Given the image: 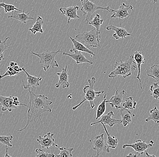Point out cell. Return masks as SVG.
Returning a JSON list of instances; mask_svg holds the SVG:
<instances>
[{
    "instance_id": "1",
    "label": "cell",
    "mask_w": 159,
    "mask_h": 157,
    "mask_svg": "<svg viewBox=\"0 0 159 157\" xmlns=\"http://www.w3.org/2000/svg\"><path fill=\"white\" fill-rule=\"evenodd\" d=\"M30 100L29 110L28 111V120L25 126L23 128L18 130V132H22L25 130L27 127L34 122L36 124V120L39 119L41 121V115L44 112H51L52 109L50 106L52 103L49 101L48 98L44 95H36L29 88Z\"/></svg>"
},
{
    "instance_id": "2",
    "label": "cell",
    "mask_w": 159,
    "mask_h": 157,
    "mask_svg": "<svg viewBox=\"0 0 159 157\" xmlns=\"http://www.w3.org/2000/svg\"><path fill=\"white\" fill-rule=\"evenodd\" d=\"M134 60V54L130 55L125 61L120 60V62H116L114 65V70L109 75V78H114L116 76H123L125 78L131 76L132 72L135 71L137 68Z\"/></svg>"
},
{
    "instance_id": "3",
    "label": "cell",
    "mask_w": 159,
    "mask_h": 157,
    "mask_svg": "<svg viewBox=\"0 0 159 157\" xmlns=\"http://www.w3.org/2000/svg\"><path fill=\"white\" fill-rule=\"evenodd\" d=\"M75 39L82 43L89 49L90 47H99L100 46L99 41L101 40L100 34L96 29H93L89 31H85L82 33L77 35Z\"/></svg>"
},
{
    "instance_id": "4",
    "label": "cell",
    "mask_w": 159,
    "mask_h": 157,
    "mask_svg": "<svg viewBox=\"0 0 159 157\" xmlns=\"http://www.w3.org/2000/svg\"><path fill=\"white\" fill-rule=\"evenodd\" d=\"M89 85H86L83 88V91L84 96L82 101L78 105L72 107V110H75L80 107L85 101H88L90 103V108L92 109L95 107L94 103V99L100 96V94H103L104 91H95L94 90V85L96 82V80L94 77H92L91 79H88Z\"/></svg>"
},
{
    "instance_id": "5",
    "label": "cell",
    "mask_w": 159,
    "mask_h": 157,
    "mask_svg": "<svg viewBox=\"0 0 159 157\" xmlns=\"http://www.w3.org/2000/svg\"><path fill=\"white\" fill-rule=\"evenodd\" d=\"M62 52L60 50L57 51H49L47 50L42 53H36L34 52H31V54H34L35 56L38 57L40 59V63L43 64V68L44 71H46L51 67L52 68L55 67H58V63H57L55 59V56L59 53Z\"/></svg>"
},
{
    "instance_id": "6",
    "label": "cell",
    "mask_w": 159,
    "mask_h": 157,
    "mask_svg": "<svg viewBox=\"0 0 159 157\" xmlns=\"http://www.w3.org/2000/svg\"><path fill=\"white\" fill-rule=\"evenodd\" d=\"M81 7L80 10L83 12V15L85 16V21L88 24V23L93 19L94 12L98 10H104L109 11L110 12V7L108 6L102 7L98 6L89 0H80Z\"/></svg>"
},
{
    "instance_id": "7",
    "label": "cell",
    "mask_w": 159,
    "mask_h": 157,
    "mask_svg": "<svg viewBox=\"0 0 159 157\" xmlns=\"http://www.w3.org/2000/svg\"><path fill=\"white\" fill-rule=\"evenodd\" d=\"M22 106L28 107L25 104H22L19 101H14L13 97L12 96H5L0 95V106H2V110L3 112L7 110L9 112H11L13 109H17L18 107Z\"/></svg>"
},
{
    "instance_id": "8",
    "label": "cell",
    "mask_w": 159,
    "mask_h": 157,
    "mask_svg": "<svg viewBox=\"0 0 159 157\" xmlns=\"http://www.w3.org/2000/svg\"><path fill=\"white\" fill-rule=\"evenodd\" d=\"M104 134L97 136L93 141V149L97 152V155L95 157H99V153L104 152L109 153L110 152L109 147L104 138Z\"/></svg>"
},
{
    "instance_id": "9",
    "label": "cell",
    "mask_w": 159,
    "mask_h": 157,
    "mask_svg": "<svg viewBox=\"0 0 159 157\" xmlns=\"http://www.w3.org/2000/svg\"><path fill=\"white\" fill-rule=\"evenodd\" d=\"M131 9L134 11V8L131 5H127L125 3H123L120 6L119 8L117 10L110 9V12H114L110 16L111 18H119L120 22V26H122L120 20L122 19L126 18L129 15L128 11Z\"/></svg>"
},
{
    "instance_id": "10",
    "label": "cell",
    "mask_w": 159,
    "mask_h": 157,
    "mask_svg": "<svg viewBox=\"0 0 159 157\" xmlns=\"http://www.w3.org/2000/svg\"><path fill=\"white\" fill-rule=\"evenodd\" d=\"M54 134L53 133L48 132L46 135L43 137L39 136L38 139H37V141L39 144L41 146L42 149H46L48 150L49 148L52 146H55L59 148L58 145L55 144L54 139L53 138Z\"/></svg>"
},
{
    "instance_id": "11",
    "label": "cell",
    "mask_w": 159,
    "mask_h": 157,
    "mask_svg": "<svg viewBox=\"0 0 159 157\" xmlns=\"http://www.w3.org/2000/svg\"><path fill=\"white\" fill-rule=\"evenodd\" d=\"M124 95V90L119 92L118 88L116 87V92L114 96H112L109 101L106 100V103H109L112 108H115L117 109H121Z\"/></svg>"
},
{
    "instance_id": "12",
    "label": "cell",
    "mask_w": 159,
    "mask_h": 157,
    "mask_svg": "<svg viewBox=\"0 0 159 157\" xmlns=\"http://www.w3.org/2000/svg\"><path fill=\"white\" fill-rule=\"evenodd\" d=\"M114 114L113 112H110L107 113L106 115H102L101 117V119L98 122L91 123L90 126L99 124V123H103L105 125H108L109 127H113L116 124H120L122 123L121 120H117V119L112 118V117H114Z\"/></svg>"
},
{
    "instance_id": "13",
    "label": "cell",
    "mask_w": 159,
    "mask_h": 157,
    "mask_svg": "<svg viewBox=\"0 0 159 157\" xmlns=\"http://www.w3.org/2000/svg\"><path fill=\"white\" fill-rule=\"evenodd\" d=\"M79 9V6L70 7H61L59 11L61 14L64 15L68 18L67 23L69 24L70 20H75L80 18V16L77 15V12Z\"/></svg>"
},
{
    "instance_id": "14",
    "label": "cell",
    "mask_w": 159,
    "mask_h": 157,
    "mask_svg": "<svg viewBox=\"0 0 159 157\" xmlns=\"http://www.w3.org/2000/svg\"><path fill=\"white\" fill-rule=\"evenodd\" d=\"M67 65L63 68L61 72H57V75L59 76V81L55 84V87L58 88L61 86L62 88H68L70 84L68 82L69 74L67 70Z\"/></svg>"
},
{
    "instance_id": "15",
    "label": "cell",
    "mask_w": 159,
    "mask_h": 157,
    "mask_svg": "<svg viewBox=\"0 0 159 157\" xmlns=\"http://www.w3.org/2000/svg\"><path fill=\"white\" fill-rule=\"evenodd\" d=\"M26 68H25L24 67H22V71L24 72L27 75V81L25 84H24L23 80V79L22 80L24 89H29L30 87L34 88V87L39 86V82L41 81L42 78L41 77H38L30 75L29 73L26 71Z\"/></svg>"
},
{
    "instance_id": "16",
    "label": "cell",
    "mask_w": 159,
    "mask_h": 157,
    "mask_svg": "<svg viewBox=\"0 0 159 157\" xmlns=\"http://www.w3.org/2000/svg\"><path fill=\"white\" fill-rule=\"evenodd\" d=\"M34 11V10H32L30 12L25 13V9H24L23 10L22 12V13H18L15 10L12 12V13L11 15L5 16L4 18H11L17 20L22 23H26L29 20H34V18L30 16V14Z\"/></svg>"
},
{
    "instance_id": "17",
    "label": "cell",
    "mask_w": 159,
    "mask_h": 157,
    "mask_svg": "<svg viewBox=\"0 0 159 157\" xmlns=\"http://www.w3.org/2000/svg\"><path fill=\"white\" fill-rule=\"evenodd\" d=\"M128 147H131L136 151L143 154L144 151L147 149L152 147V144H147L145 141H143L141 140H138L134 144L124 145L123 146V148L125 149Z\"/></svg>"
},
{
    "instance_id": "18",
    "label": "cell",
    "mask_w": 159,
    "mask_h": 157,
    "mask_svg": "<svg viewBox=\"0 0 159 157\" xmlns=\"http://www.w3.org/2000/svg\"><path fill=\"white\" fill-rule=\"evenodd\" d=\"M106 30H113L115 31V33L113 34V37L116 39H125L126 37L129 36H133V35L129 33L127 30L124 28L120 26V27L115 26L113 25H110L106 27Z\"/></svg>"
},
{
    "instance_id": "19",
    "label": "cell",
    "mask_w": 159,
    "mask_h": 157,
    "mask_svg": "<svg viewBox=\"0 0 159 157\" xmlns=\"http://www.w3.org/2000/svg\"><path fill=\"white\" fill-rule=\"evenodd\" d=\"M74 52V53L73 54H69V53H66L65 52H62V54L70 57L71 58L75 61L77 64L83 63H88L90 64H93V62L91 61H89L87 58H86L84 56V54H82L81 52L78 50H75Z\"/></svg>"
},
{
    "instance_id": "20",
    "label": "cell",
    "mask_w": 159,
    "mask_h": 157,
    "mask_svg": "<svg viewBox=\"0 0 159 157\" xmlns=\"http://www.w3.org/2000/svg\"><path fill=\"white\" fill-rule=\"evenodd\" d=\"M134 61L138 66V75L135 77V78L139 79L140 88L142 89L143 87H142V82H141V78H140V72H141V65L145 62V59L142 54V52L137 51L134 53Z\"/></svg>"
},
{
    "instance_id": "21",
    "label": "cell",
    "mask_w": 159,
    "mask_h": 157,
    "mask_svg": "<svg viewBox=\"0 0 159 157\" xmlns=\"http://www.w3.org/2000/svg\"><path fill=\"white\" fill-rule=\"evenodd\" d=\"M70 38L71 39L72 44H73L72 48L70 49V52H72L74 51L75 50H78L80 52H82L89 53L91 55V57L95 56V54L92 51L90 50L89 48H87L82 43L79 42V41L71 37H70Z\"/></svg>"
},
{
    "instance_id": "22",
    "label": "cell",
    "mask_w": 159,
    "mask_h": 157,
    "mask_svg": "<svg viewBox=\"0 0 159 157\" xmlns=\"http://www.w3.org/2000/svg\"><path fill=\"white\" fill-rule=\"evenodd\" d=\"M120 113L122 117L121 122L124 127H126L132 122V113L129 110L125 108L121 109Z\"/></svg>"
},
{
    "instance_id": "23",
    "label": "cell",
    "mask_w": 159,
    "mask_h": 157,
    "mask_svg": "<svg viewBox=\"0 0 159 157\" xmlns=\"http://www.w3.org/2000/svg\"><path fill=\"white\" fill-rule=\"evenodd\" d=\"M43 23V21L42 18L40 16H38L35 23L29 29V30L31 31V32L34 35L36 34V33L37 32L43 33V32L42 28Z\"/></svg>"
},
{
    "instance_id": "24",
    "label": "cell",
    "mask_w": 159,
    "mask_h": 157,
    "mask_svg": "<svg viewBox=\"0 0 159 157\" xmlns=\"http://www.w3.org/2000/svg\"><path fill=\"white\" fill-rule=\"evenodd\" d=\"M103 21H104V20L100 18V15L98 14H96L95 16L93 17V19L91 21L88 23V24L94 26L98 33L100 34V28L103 24Z\"/></svg>"
},
{
    "instance_id": "25",
    "label": "cell",
    "mask_w": 159,
    "mask_h": 157,
    "mask_svg": "<svg viewBox=\"0 0 159 157\" xmlns=\"http://www.w3.org/2000/svg\"><path fill=\"white\" fill-rule=\"evenodd\" d=\"M101 124L103 125V127L104 128V131L106 132V134L107 135L106 143H107L108 146H109V148H112V149H115L117 146V145H118V140L116 139L114 136H111L109 132H108V131H107L105 125L103 124V123H101Z\"/></svg>"
},
{
    "instance_id": "26",
    "label": "cell",
    "mask_w": 159,
    "mask_h": 157,
    "mask_svg": "<svg viewBox=\"0 0 159 157\" xmlns=\"http://www.w3.org/2000/svg\"><path fill=\"white\" fill-rule=\"evenodd\" d=\"M147 75L150 77H152L157 82L159 81V66L158 65L155 64L153 65L151 68L148 69L147 71Z\"/></svg>"
},
{
    "instance_id": "27",
    "label": "cell",
    "mask_w": 159,
    "mask_h": 157,
    "mask_svg": "<svg viewBox=\"0 0 159 157\" xmlns=\"http://www.w3.org/2000/svg\"><path fill=\"white\" fill-rule=\"evenodd\" d=\"M153 121L155 123L158 124L159 123V111L157 107L150 111V115L147 119L145 120L146 122Z\"/></svg>"
},
{
    "instance_id": "28",
    "label": "cell",
    "mask_w": 159,
    "mask_h": 157,
    "mask_svg": "<svg viewBox=\"0 0 159 157\" xmlns=\"http://www.w3.org/2000/svg\"><path fill=\"white\" fill-rule=\"evenodd\" d=\"M137 103L133 99L132 97H129L125 99V101L122 103V107L124 108L129 110H133L136 108Z\"/></svg>"
},
{
    "instance_id": "29",
    "label": "cell",
    "mask_w": 159,
    "mask_h": 157,
    "mask_svg": "<svg viewBox=\"0 0 159 157\" xmlns=\"http://www.w3.org/2000/svg\"><path fill=\"white\" fill-rule=\"evenodd\" d=\"M10 38L9 37L6 38L4 41L0 39V61L4 59L3 58V52L8 50L9 48L13 47L12 46L7 45V41Z\"/></svg>"
},
{
    "instance_id": "30",
    "label": "cell",
    "mask_w": 159,
    "mask_h": 157,
    "mask_svg": "<svg viewBox=\"0 0 159 157\" xmlns=\"http://www.w3.org/2000/svg\"><path fill=\"white\" fill-rule=\"evenodd\" d=\"M106 95L104 96V100L100 103L99 106L97 107V111H96V120H98L99 117H101L106 110Z\"/></svg>"
},
{
    "instance_id": "31",
    "label": "cell",
    "mask_w": 159,
    "mask_h": 157,
    "mask_svg": "<svg viewBox=\"0 0 159 157\" xmlns=\"http://www.w3.org/2000/svg\"><path fill=\"white\" fill-rule=\"evenodd\" d=\"M60 153L56 156L57 157H71L72 155L71 152L74 150V148H67L66 147H59Z\"/></svg>"
},
{
    "instance_id": "32",
    "label": "cell",
    "mask_w": 159,
    "mask_h": 157,
    "mask_svg": "<svg viewBox=\"0 0 159 157\" xmlns=\"http://www.w3.org/2000/svg\"><path fill=\"white\" fill-rule=\"evenodd\" d=\"M151 91V95L153 99H159V82L154 83L150 87Z\"/></svg>"
},
{
    "instance_id": "33",
    "label": "cell",
    "mask_w": 159,
    "mask_h": 157,
    "mask_svg": "<svg viewBox=\"0 0 159 157\" xmlns=\"http://www.w3.org/2000/svg\"><path fill=\"white\" fill-rule=\"evenodd\" d=\"M3 8L4 9L5 13H6L15 10L21 12L23 11L17 8L15 6L13 5L7 4L3 2L0 3V8Z\"/></svg>"
},
{
    "instance_id": "34",
    "label": "cell",
    "mask_w": 159,
    "mask_h": 157,
    "mask_svg": "<svg viewBox=\"0 0 159 157\" xmlns=\"http://www.w3.org/2000/svg\"><path fill=\"white\" fill-rule=\"evenodd\" d=\"M12 136H0V142L6 146L9 147H12V145L11 144L13 139Z\"/></svg>"
},
{
    "instance_id": "35",
    "label": "cell",
    "mask_w": 159,
    "mask_h": 157,
    "mask_svg": "<svg viewBox=\"0 0 159 157\" xmlns=\"http://www.w3.org/2000/svg\"><path fill=\"white\" fill-rule=\"evenodd\" d=\"M35 151L36 153V157H55V155L54 154H53V153L44 152L41 148H40V149H37Z\"/></svg>"
},
{
    "instance_id": "36",
    "label": "cell",
    "mask_w": 159,
    "mask_h": 157,
    "mask_svg": "<svg viewBox=\"0 0 159 157\" xmlns=\"http://www.w3.org/2000/svg\"><path fill=\"white\" fill-rule=\"evenodd\" d=\"M19 72H16L14 70L12 71H10L9 70H7V71H6V73H5V74L0 75V79L3 78V77H5L6 76H15V75H19Z\"/></svg>"
},
{
    "instance_id": "37",
    "label": "cell",
    "mask_w": 159,
    "mask_h": 157,
    "mask_svg": "<svg viewBox=\"0 0 159 157\" xmlns=\"http://www.w3.org/2000/svg\"><path fill=\"white\" fill-rule=\"evenodd\" d=\"M143 155V154H142V153H140L134 150V151L132 152V153H129V155H128L127 157H139Z\"/></svg>"
},
{
    "instance_id": "38",
    "label": "cell",
    "mask_w": 159,
    "mask_h": 157,
    "mask_svg": "<svg viewBox=\"0 0 159 157\" xmlns=\"http://www.w3.org/2000/svg\"><path fill=\"white\" fill-rule=\"evenodd\" d=\"M13 69L16 72H20L22 71V68H21L19 66L17 65H16L13 67Z\"/></svg>"
},
{
    "instance_id": "39",
    "label": "cell",
    "mask_w": 159,
    "mask_h": 157,
    "mask_svg": "<svg viewBox=\"0 0 159 157\" xmlns=\"http://www.w3.org/2000/svg\"><path fill=\"white\" fill-rule=\"evenodd\" d=\"M17 65V63L14 62H10V66L11 67H14Z\"/></svg>"
},
{
    "instance_id": "40",
    "label": "cell",
    "mask_w": 159,
    "mask_h": 157,
    "mask_svg": "<svg viewBox=\"0 0 159 157\" xmlns=\"http://www.w3.org/2000/svg\"><path fill=\"white\" fill-rule=\"evenodd\" d=\"M145 153H146V156L148 157H156V156L155 155H150L149 154H148V152H147V151L145 150L144 151Z\"/></svg>"
},
{
    "instance_id": "41",
    "label": "cell",
    "mask_w": 159,
    "mask_h": 157,
    "mask_svg": "<svg viewBox=\"0 0 159 157\" xmlns=\"http://www.w3.org/2000/svg\"><path fill=\"white\" fill-rule=\"evenodd\" d=\"M6 155H5L4 157H11V156L10 155H8V149L7 148H6Z\"/></svg>"
},
{
    "instance_id": "42",
    "label": "cell",
    "mask_w": 159,
    "mask_h": 157,
    "mask_svg": "<svg viewBox=\"0 0 159 157\" xmlns=\"http://www.w3.org/2000/svg\"><path fill=\"white\" fill-rule=\"evenodd\" d=\"M159 0H153V4L155 5V4L156 3V2H158Z\"/></svg>"
},
{
    "instance_id": "43",
    "label": "cell",
    "mask_w": 159,
    "mask_h": 157,
    "mask_svg": "<svg viewBox=\"0 0 159 157\" xmlns=\"http://www.w3.org/2000/svg\"><path fill=\"white\" fill-rule=\"evenodd\" d=\"M0 16H1V14H0Z\"/></svg>"
}]
</instances>
